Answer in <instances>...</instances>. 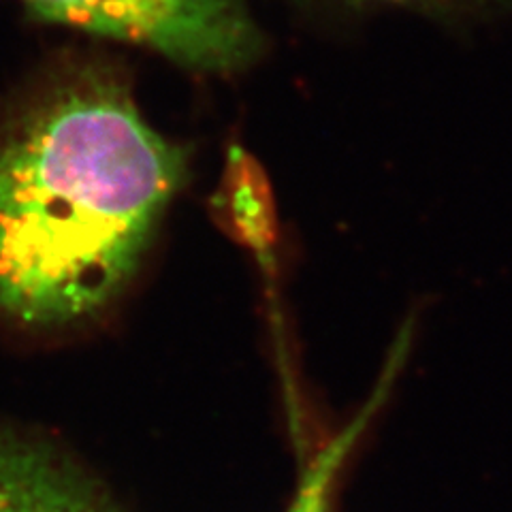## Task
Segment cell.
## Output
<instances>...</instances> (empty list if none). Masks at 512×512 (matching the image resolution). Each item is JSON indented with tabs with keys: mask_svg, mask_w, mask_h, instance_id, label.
<instances>
[{
	"mask_svg": "<svg viewBox=\"0 0 512 512\" xmlns=\"http://www.w3.org/2000/svg\"><path fill=\"white\" fill-rule=\"evenodd\" d=\"M359 3H365V0H359ZM370 3L406 5L451 22H512V0H370Z\"/></svg>",
	"mask_w": 512,
	"mask_h": 512,
	"instance_id": "cell-6",
	"label": "cell"
},
{
	"mask_svg": "<svg viewBox=\"0 0 512 512\" xmlns=\"http://www.w3.org/2000/svg\"><path fill=\"white\" fill-rule=\"evenodd\" d=\"M0 512H124L56 448L0 429Z\"/></svg>",
	"mask_w": 512,
	"mask_h": 512,
	"instance_id": "cell-3",
	"label": "cell"
},
{
	"mask_svg": "<svg viewBox=\"0 0 512 512\" xmlns=\"http://www.w3.org/2000/svg\"><path fill=\"white\" fill-rule=\"evenodd\" d=\"M222 218L233 222L244 237L259 244L263 229L274 220V203L259 163L242 146H231L218 190Z\"/></svg>",
	"mask_w": 512,
	"mask_h": 512,
	"instance_id": "cell-5",
	"label": "cell"
},
{
	"mask_svg": "<svg viewBox=\"0 0 512 512\" xmlns=\"http://www.w3.org/2000/svg\"><path fill=\"white\" fill-rule=\"evenodd\" d=\"M188 152L105 60L52 71L0 120V312L35 331L101 316L186 182Z\"/></svg>",
	"mask_w": 512,
	"mask_h": 512,
	"instance_id": "cell-1",
	"label": "cell"
},
{
	"mask_svg": "<svg viewBox=\"0 0 512 512\" xmlns=\"http://www.w3.org/2000/svg\"><path fill=\"white\" fill-rule=\"evenodd\" d=\"M408 342V335L399 338V344L372 397L367 399L365 406L355 414V419H352L338 436L331 438L323 448H320L316 457L310 461V466L303 472L286 512H331V500L335 485H338V476L344 468L346 459L355 451V446L365 434L367 425L372 423V419L382 408L384 399H387L391 384L399 372V365H402Z\"/></svg>",
	"mask_w": 512,
	"mask_h": 512,
	"instance_id": "cell-4",
	"label": "cell"
},
{
	"mask_svg": "<svg viewBox=\"0 0 512 512\" xmlns=\"http://www.w3.org/2000/svg\"><path fill=\"white\" fill-rule=\"evenodd\" d=\"M32 20L143 47L188 69L235 73L261 52L242 0H20Z\"/></svg>",
	"mask_w": 512,
	"mask_h": 512,
	"instance_id": "cell-2",
	"label": "cell"
}]
</instances>
